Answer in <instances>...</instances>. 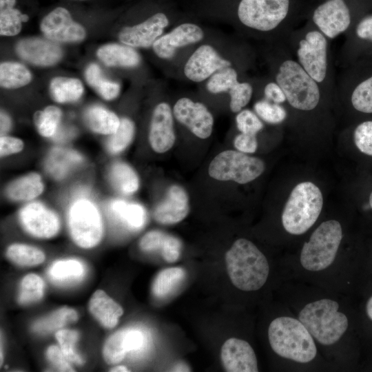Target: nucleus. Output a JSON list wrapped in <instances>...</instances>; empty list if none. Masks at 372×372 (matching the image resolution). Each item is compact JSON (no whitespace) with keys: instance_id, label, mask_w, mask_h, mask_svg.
I'll list each match as a JSON object with an SVG mask.
<instances>
[{"instance_id":"nucleus-1","label":"nucleus","mask_w":372,"mask_h":372,"mask_svg":"<svg viewBox=\"0 0 372 372\" xmlns=\"http://www.w3.org/2000/svg\"><path fill=\"white\" fill-rule=\"evenodd\" d=\"M289 41L297 61L323 90L335 87L328 39L313 24L291 32Z\"/></svg>"},{"instance_id":"nucleus-2","label":"nucleus","mask_w":372,"mask_h":372,"mask_svg":"<svg viewBox=\"0 0 372 372\" xmlns=\"http://www.w3.org/2000/svg\"><path fill=\"white\" fill-rule=\"evenodd\" d=\"M274 78L285 94L286 102L293 108L310 112L318 106L323 88L302 68L287 46Z\"/></svg>"},{"instance_id":"nucleus-3","label":"nucleus","mask_w":372,"mask_h":372,"mask_svg":"<svg viewBox=\"0 0 372 372\" xmlns=\"http://www.w3.org/2000/svg\"><path fill=\"white\" fill-rule=\"evenodd\" d=\"M225 262L232 284L242 291L258 290L268 278V261L249 240H236L225 254Z\"/></svg>"},{"instance_id":"nucleus-4","label":"nucleus","mask_w":372,"mask_h":372,"mask_svg":"<svg viewBox=\"0 0 372 372\" xmlns=\"http://www.w3.org/2000/svg\"><path fill=\"white\" fill-rule=\"evenodd\" d=\"M268 338L273 351L282 358L307 363L316 355L313 336L293 318L282 316L273 320L269 326Z\"/></svg>"},{"instance_id":"nucleus-5","label":"nucleus","mask_w":372,"mask_h":372,"mask_svg":"<svg viewBox=\"0 0 372 372\" xmlns=\"http://www.w3.org/2000/svg\"><path fill=\"white\" fill-rule=\"evenodd\" d=\"M323 206L320 189L313 183L302 182L291 191L282 214V225L288 233L300 235L316 223Z\"/></svg>"},{"instance_id":"nucleus-6","label":"nucleus","mask_w":372,"mask_h":372,"mask_svg":"<svg viewBox=\"0 0 372 372\" xmlns=\"http://www.w3.org/2000/svg\"><path fill=\"white\" fill-rule=\"evenodd\" d=\"M339 304L331 299H321L306 304L298 320L311 335L323 345L338 342L348 328V319L338 311Z\"/></svg>"},{"instance_id":"nucleus-7","label":"nucleus","mask_w":372,"mask_h":372,"mask_svg":"<svg viewBox=\"0 0 372 372\" xmlns=\"http://www.w3.org/2000/svg\"><path fill=\"white\" fill-rule=\"evenodd\" d=\"M293 7L294 0H239L236 16L251 30L268 32L285 27L288 31Z\"/></svg>"},{"instance_id":"nucleus-8","label":"nucleus","mask_w":372,"mask_h":372,"mask_svg":"<svg viewBox=\"0 0 372 372\" xmlns=\"http://www.w3.org/2000/svg\"><path fill=\"white\" fill-rule=\"evenodd\" d=\"M342 238L340 223L335 220L322 223L312 233L300 253V263L307 270L318 271L334 261Z\"/></svg>"},{"instance_id":"nucleus-9","label":"nucleus","mask_w":372,"mask_h":372,"mask_svg":"<svg viewBox=\"0 0 372 372\" xmlns=\"http://www.w3.org/2000/svg\"><path fill=\"white\" fill-rule=\"evenodd\" d=\"M68 223L71 237L79 247L92 248L101 241L103 226L100 213L85 197L77 198L71 204Z\"/></svg>"},{"instance_id":"nucleus-10","label":"nucleus","mask_w":372,"mask_h":372,"mask_svg":"<svg viewBox=\"0 0 372 372\" xmlns=\"http://www.w3.org/2000/svg\"><path fill=\"white\" fill-rule=\"evenodd\" d=\"M264 170L265 163L261 159L239 151L226 150L211 161L208 173L216 180L245 184L258 178Z\"/></svg>"},{"instance_id":"nucleus-11","label":"nucleus","mask_w":372,"mask_h":372,"mask_svg":"<svg viewBox=\"0 0 372 372\" xmlns=\"http://www.w3.org/2000/svg\"><path fill=\"white\" fill-rule=\"evenodd\" d=\"M339 87L347 89L355 112L372 114V54L349 63Z\"/></svg>"},{"instance_id":"nucleus-12","label":"nucleus","mask_w":372,"mask_h":372,"mask_svg":"<svg viewBox=\"0 0 372 372\" xmlns=\"http://www.w3.org/2000/svg\"><path fill=\"white\" fill-rule=\"evenodd\" d=\"M353 14L345 0H325L313 11V24L328 39L348 32L353 25Z\"/></svg>"},{"instance_id":"nucleus-13","label":"nucleus","mask_w":372,"mask_h":372,"mask_svg":"<svg viewBox=\"0 0 372 372\" xmlns=\"http://www.w3.org/2000/svg\"><path fill=\"white\" fill-rule=\"evenodd\" d=\"M40 29L47 39L55 42H80L86 35L84 28L75 22L70 12L63 7H57L45 15Z\"/></svg>"},{"instance_id":"nucleus-14","label":"nucleus","mask_w":372,"mask_h":372,"mask_svg":"<svg viewBox=\"0 0 372 372\" xmlns=\"http://www.w3.org/2000/svg\"><path fill=\"white\" fill-rule=\"evenodd\" d=\"M23 228L33 236L49 238L55 236L60 227L58 216L39 202L25 205L19 211Z\"/></svg>"},{"instance_id":"nucleus-15","label":"nucleus","mask_w":372,"mask_h":372,"mask_svg":"<svg viewBox=\"0 0 372 372\" xmlns=\"http://www.w3.org/2000/svg\"><path fill=\"white\" fill-rule=\"evenodd\" d=\"M169 23L167 14L164 12H157L141 23L122 28L118 39L129 46L149 48L153 45Z\"/></svg>"},{"instance_id":"nucleus-16","label":"nucleus","mask_w":372,"mask_h":372,"mask_svg":"<svg viewBox=\"0 0 372 372\" xmlns=\"http://www.w3.org/2000/svg\"><path fill=\"white\" fill-rule=\"evenodd\" d=\"M175 118L200 138H208L211 132L214 118L207 108L201 103L188 98H181L174 106Z\"/></svg>"},{"instance_id":"nucleus-17","label":"nucleus","mask_w":372,"mask_h":372,"mask_svg":"<svg viewBox=\"0 0 372 372\" xmlns=\"http://www.w3.org/2000/svg\"><path fill=\"white\" fill-rule=\"evenodd\" d=\"M23 60L38 66H51L63 57V50L54 41L40 37H28L19 41L15 48Z\"/></svg>"},{"instance_id":"nucleus-18","label":"nucleus","mask_w":372,"mask_h":372,"mask_svg":"<svg viewBox=\"0 0 372 372\" xmlns=\"http://www.w3.org/2000/svg\"><path fill=\"white\" fill-rule=\"evenodd\" d=\"M230 65L231 62L223 59L213 47L203 45L196 49L187 61L184 73L189 80L200 82L219 70Z\"/></svg>"},{"instance_id":"nucleus-19","label":"nucleus","mask_w":372,"mask_h":372,"mask_svg":"<svg viewBox=\"0 0 372 372\" xmlns=\"http://www.w3.org/2000/svg\"><path fill=\"white\" fill-rule=\"evenodd\" d=\"M221 361L228 372H256L258 362L251 346L245 340L231 338L222 346Z\"/></svg>"},{"instance_id":"nucleus-20","label":"nucleus","mask_w":372,"mask_h":372,"mask_svg":"<svg viewBox=\"0 0 372 372\" xmlns=\"http://www.w3.org/2000/svg\"><path fill=\"white\" fill-rule=\"evenodd\" d=\"M203 36V31L198 25L184 23L158 38L152 47L158 56L169 59L174 56L177 48L196 43L200 41Z\"/></svg>"},{"instance_id":"nucleus-21","label":"nucleus","mask_w":372,"mask_h":372,"mask_svg":"<svg viewBox=\"0 0 372 372\" xmlns=\"http://www.w3.org/2000/svg\"><path fill=\"white\" fill-rule=\"evenodd\" d=\"M149 141L152 148L158 153L168 151L174 144L172 113L169 105L166 103L157 105L153 112Z\"/></svg>"},{"instance_id":"nucleus-22","label":"nucleus","mask_w":372,"mask_h":372,"mask_svg":"<svg viewBox=\"0 0 372 372\" xmlns=\"http://www.w3.org/2000/svg\"><path fill=\"white\" fill-rule=\"evenodd\" d=\"M189 211V199L185 190L178 185H172L165 199L155 209L154 217L161 224L171 225L182 221Z\"/></svg>"},{"instance_id":"nucleus-23","label":"nucleus","mask_w":372,"mask_h":372,"mask_svg":"<svg viewBox=\"0 0 372 372\" xmlns=\"http://www.w3.org/2000/svg\"><path fill=\"white\" fill-rule=\"evenodd\" d=\"M348 32L346 49L350 63L372 54V14L357 21Z\"/></svg>"},{"instance_id":"nucleus-24","label":"nucleus","mask_w":372,"mask_h":372,"mask_svg":"<svg viewBox=\"0 0 372 372\" xmlns=\"http://www.w3.org/2000/svg\"><path fill=\"white\" fill-rule=\"evenodd\" d=\"M92 316L104 327L112 329L118 324L123 313L122 307L104 291L96 290L89 301Z\"/></svg>"},{"instance_id":"nucleus-25","label":"nucleus","mask_w":372,"mask_h":372,"mask_svg":"<svg viewBox=\"0 0 372 372\" xmlns=\"http://www.w3.org/2000/svg\"><path fill=\"white\" fill-rule=\"evenodd\" d=\"M99 59L107 66L135 67L141 61L138 52L129 45L109 43L96 52Z\"/></svg>"},{"instance_id":"nucleus-26","label":"nucleus","mask_w":372,"mask_h":372,"mask_svg":"<svg viewBox=\"0 0 372 372\" xmlns=\"http://www.w3.org/2000/svg\"><path fill=\"white\" fill-rule=\"evenodd\" d=\"M43 188L41 176L37 173H30L10 183L6 194L13 200L26 201L39 196Z\"/></svg>"},{"instance_id":"nucleus-27","label":"nucleus","mask_w":372,"mask_h":372,"mask_svg":"<svg viewBox=\"0 0 372 372\" xmlns=\"http://www.w3.org/2000/svg\"><path fill=\"white\" fill-rule=\"evenodd\" d=\"M84 118L92 131L101 134H114L121 121L114 112L99 105L89 107L85 112Z\"/></svg>"},{"instance_id":"nucleus-28","label":"nucleus","mask_w":372,"mask_h":372,"mask_svg":"<svg viewBox=\"0 0 372 372\" xmlns=\"http://www.w3.org/2000/svg\"><path fill=\"white\" fill-rule=\"evenodd\" d=\"M81 160V156L74 151L54 148L50 152L46 160V169L53 177L61 179L73 167L80 163Z\"/></svg>"},{"instance_id":"nucleus-29","label":"nucleus","mask_w":372,"mask_h":372,"mask_svg":"<svg viewBox=\"0 0 372 372\" xmlns=\"http://www.w3.org/2000/svg\"><path fill=\"white\" fill-rule=\"evenodd\" d=\"M110 209L114 216L132 229H141L146 222V211L139 204L114 200L110 203Z\"/></svg>"},{"instance_id":"nucleus-30","label":"nucleus","mask_w":372,"mask_h":372,"mask_svg":"<svg viewBox=\"0 0 372 372\" xmlns=\"http://www.w3.org/2000/svg\"><path fill=\"white\" fill-rule=\"evenodd\" d=\"M109 179L119 193L130 195L138 188V178L133 169L123 162L114 163L109 170Z\"/></svg>"},{"instance_id":"nucleus-31","label":"nucleus","mask_w":372,"mask_h":372,"mask_svg":"<svg viewBox=\"0 0 372 372\" xmlns=\"http://www.w3.org/2000/svg\"><path fill=\"white\" fill-rule=\"evenodd\" d=\"M52 98L56 102L64 103L77 101L83 93L81 81L77 79L57 76L50 84Z\"/></svg>"},{"instance_id":"nucleus-32","label":"nucleus","mask_w":372,"mask_h":372,"mask_svg":"<svg viewBox=\"0 0 372 372\" xmlns=\"http://www.w3.org/2000/svg\"><path fill=\"white\" fill-rule=\"evenodd\" d=\"M16 0H0V34L14 36L21 30L22 22L28 21L27 14L14 8Z\"/></svg>"},{"instance_id":"nucleus-33","label":"nucleus","mask_w":372,"mask_h":372,"mask_svg":"<svg viewBox=\"0 0 372 372\" xmlns=\"http://www.w3.org/2000/svg\"><path fill=\"white\" fill-rule=\"evenodd\" d=\"M31 79L30 72L21 63L8 61L0 65V85L2 87H21L28 84Z\"/></svg>"},{"instance_id":"nucleus-34","label":"nucleus","mask_w":372,"mask_h":372,"mask_svg":"<svg viewBox=\"0 0 372 372\" xmlns=\"http://www.w3.org/2000/svg\"><path fill=\"white\" fill-rule=\"evenodd\" d=\"M77 319L78 315L74 309L62 307L37 321L32 326V330L39 333H48L72 324Z\"/></svg>"},{"instance_id":"nucleus-35","label":"nucleus","mask_w":372,"mask_h":372,"mask_svg":"<svg viewBox=\"0 0 372 372\" xmlns=\"http://www.w3.org/2000/svg\"><path fill=\"white\" fill-rule=\"evenodd\" d=\"M85 79L87 83L105 100H112L120 92V85L104 78L99 66L95 63L90 64L85 70Z\"/></svg>"},{"instance_id":"nucleus-36","label":"nucleus","mask_w":372,"mask_h":372,"mask_svg":"<svg viewBox=\"0 0 372 372\" xmlns=\"http://www.w3.org/2000/svg\"><path fill=\"white\" fill-rule=\"evenodd\" d=\"M185 276V271L181 267H170L160 271L152 284L153 294L158 298L167 296L180 284Z\"/></svg>"},{"instance_id":"nucleus-37","label":"nucleus","mask_w":372,"mask_h":372,"mask_svg":"<svg viewBox=\"0 0 372 372\" xmlns=\"http://www.w3.org/2000/svg\"><path fill=\"white\" fill-rule=\"evenodd\" d=\"M8 258L21 266H35L45 260V255L40 249L23 244H13L6 251Z\"/></svg>"},{"instance_id":"nucleus-38","label":"nucleus","mask_w":372,"mask_h":372,"mask_svg":"<svg viewBox=\"0 0 372 372\" xmlns=\"http://www.w3.org/2000/svg\"><path fill=\"white\" fill-rule=\"evenodd\" d=\"M84 273V267L76 260H59L49 270L52 280L57 282H68L80 279Z\"/></svg>"},{"instance_id":"nucleus-39","label":"nucleus","mask_w":372,"mask_h":372,"mask_svg":"<svg viewBox=\"0 0 372 372\" xmlns=\"http://www.w3.org/2000/svg\"><path fill=\"white\" fill-rule=\"evenodd\" d=\"M61 115V110L53 105L46 107L43 111L37 112L34 116V121L39 133L44 137L54 136Z\"/></svg>"},{"instance_id":"nucleus-40","label":"nucleus","mask_w":372,"mask_h":372,"mask_svg":"<svg viewBox=\"0 0 372 372\" xmlns=\"http://www.w3.org/2000/svg\"><path fill=\"white\" fill-rule=\"evenodd\" d=\"M127 352L125 330H122L114 333L105 342L103 356L107 364H115L121 362Z\"/></svg>"},{"instance_id":"nucleus-41","label":"nucleus","mask_w":372,"mask_h":372,"mask_svg":"<svg viewBox=\"0 0 372 372\" xmlns=\"http://www.w3.org/2000/svg\"><path fill=\"white\" fill-rule=\"evenodd\" d=\"M134 130V124L131 120L122 118L117 130L107 139V150L112 154H118L125 149L133 138Z\"/></svg>"},{"instance_id":"nucleus-42","label":"nucleus","mask_w":372,"mask_h":372,"mask_svg":"<svg viewBox=\"0 0 372 372\" xmlns=\"http://www.w3.org/2000/svg\"><path fill=\"white\" fill-rule=\"evenodd\" d=\"M43 281L39 276L34 273L28 274L21 282L19 302L21 304H28L39 301L43 297Z\"/></svg>"},{"instance_id":"nucleus-43","label":"nucleus","mask_w":372,"mask_h":372,"mask_svg":"<svg viewBox=\"0 0 372 372\" xmlns=\"http://www.w3.org/2000/svg\"><path fill=\"white\" fill-rule=\"evenodd\" d=\"M238 82L236 71L229 66L222 68L212 74L207 83V89L214 94L228 92Z\"/></svg>"},{"instance_id":"nucleus-44","label":"nucleus","mask_w":372,"mask_h":372,"mask_svg":"<svg viewBox=\"0 0 372 372\" xmlns=\"http://www.w3.org/2000/svg\"><path fill=\"white\" fill-rule=\"evenodd\" d=\"M254 107L256 114L270 124H280L287 117V112L281 104L267 99L257 101Z\"/></svg>"},{"instance_id":"nucleus-45","label":"nucleus","mask_w":372,"mask_h":372,"mask_svg":"<svg viewBox=\"0 0 372 372\" xmlns=\"http://www.w3.org/2000/svg\"><path fill=\"white\" fill-rule=\"evenodd\" d=\"M56 338L60 348L68 361L77 365L83 364V360L77 353L75 344L79 338L78 333L74 330L61 329L56 333Z\"/></svg>"},{"instance_id":"nucleus-46","label":"nucleus","mask_w":372,"mask_h":372,"mask_svg":"<svg viewBox=\"0 0 372 372\" xmlns=\"http://www.w3.org/2000/svg\"><path fill=\"white\" fill-rule=\"evenodd\" d=\"M353 138L361 153L372 156V119L363 120L358 123L353 130Z\"/></svg>"},{"instance_id":"nucleus-47","label":"nucleus","mask_w":372,"mask_h":372,"mask_svg":"<svg viewBox=\"0 0 372 372\" xmlns=\"http://www.w3.org/2000/svg\"><path fill=\"white\" fill-rule=\"evenodd\" d=\"M230 95V109L233 112H240L249 102L253 88L250 83L238 82L228 92Z\"/></svg>"},{"instance_id":"nucleus-48","label":"nucleus","mask_w":372,"mask_h":372,"mask_svg":"<svg viewBox=\"0 0 372 372\" xmlns=\"http://www.w3.org/2000/svg\"><path fill=\"white\" fill-rule=\"evenodd\" d=\"M237 127L241 133L256 135L263 128V123L256 114L245 109L236 117Z\"/></svg>"},{"instance_id":"nucleus-49","label":"nucleus","mask_w":372,"mask_h":372,"mask_svg":"<svg viewBox=\"0 0 372 372\" xmlns=\"http://www.w3.org/2000/svg\"><path fill=\"white\" fill-rule=\"evenodd\" d=\"M181 242L176 237L166 235L161 248L162 256L168 262H174L180 257Z\"/></svg>"},{"instance_id":"nucleus-50","label":"nucleus","mask_w":372,"mask_h":372,"mask_svg":"<svg viewBox=\"0 0 372 372\" xmlns=\"http://www.w3.org/2000/svg\"><path fill=\"white\" fill-rule=\"evenodd\" d=\"M166 235L160 231H149L141 239L139 242L140 248L144 251L161 249Z\"/></svg>"},{"instance_id":"nucleus-51","label":"nucleus","mask_w":372,"mask_h":372,"mask_svg":"<svg viewBox=\"0 0 372 372\" xmlns=\"http://www.w3.org/2000/svg\"><path fill=\"white\" fill-rule=\"evenodd\" d=\"M46 355L48 360L59 371H74L72 366L69 363L68 360L63 355L60 347L52 345L48 347L46 351Z\"/></svg>"},{"instance_id":"nucleus-52","label":"nucleus","mask_w":372,"mask_h":372,"mask_svg":"<svg viewBox=\"0 0 372 372\" xmlns=\"http://www.w3.org/2000/svg\"><path fill=\"white\" fill-rule=\"evenodd\" d=\"M236 149L243 153H254L257 149L258 142L256 135L241 133L234 141Z\"/></svg>"},{"instance_id":"nucleus-53","label":"nucleus","mask_w":372,"mask_h":372,"mask_svg":"<svg viewBox=\"0 0 372 372\" xmlns=\"http://www.w3.org/2000/svg\"><path fill=\"white\" fill-rule=\"evenodd\" d=\"M23 148V143L19 138L8 136H1L0 138L1 156L19 152Z\"/></svg>"},{"instance_id":"nucleus-54","label":"nucleus","mask_w":372,"mask_h":372,"mask_svg":"<svg viewBox=\"0 0 372 372\" xmlns=\"http://www.w3.org/2000/svg\"><path fill=\"white\" fill-rule=\"evenodd\" d=\"M264 94L267 100L282 104L286 102L285 94L280 86L274 81L268 83L264 88Z\"/></svg>"},{"instance_id":"nucleus-55","label":"nucleus","mask_w":372,"mask_h":372,"mask_svg":"<svg viewBox=\"0 0 372 372\" xmlns=\"http://www.w3.org/2000/svg\"><path fill=\"white\" fill-rule=\"evenodd\" d=\"M125 340L128 351L140 349L144 343V335L138 329H125Z\"/></svg>"},{"instance_id":"nucleus-56","label":"nucleus","mask_w":372,"mask_h":372,"mask_svg":"<svg viewBox=\"0 0 372 372\" xmlns=\"http://www.w3.org/2000/svg\"><path fill=\"white\" fill-rule=\"evenodd\" d=\"M11 121L9 116L4 112L1 113V133L4 134L10 127Z\"/></svg>"},{"instance_id":"nucleus-57","label":"nucleus","mask_w":372,"mask_h":372,"mask_svg":"<svg viewBox=\"0 0 372 372\" xmlns=\"http://www.w3.org/2000/svg\"><path fill=\"white\" fill-rule=\"evenodd\" d=\"M366 311L368 317L372 320V296L367 301Z\"/></svg>"},{"instance_id":"nucleus-58","label":"nucleus","mask_w":372,"mask_h":372,"mask_svg":"<svg viewBox=\"0 0 372 372\" xmlns=\"http://www.w3.org/2000/svg\"><path fill=\"white\" fill-rule=\"evenodd\" d=\"M110 371L114 372H124V371H129L127 367L123 365H118L116 366L113 367Z\"/></svg>"},{"instance_id":"nucleus-59","label":"nucleus","mask_w":372,"mask_h":372,"mask_svg":"<svg viewBox=\"0 0 372 372\" xmlns=\"http://www.w3.org/2000/svg\"><path fill=\"white\" fill-rule=\"evenodd\" d=\"M365 207L372 210V191L370 192L369 195V200Z\"/></svg>"},{"instance_id":"nucleus-60","label":"nucleus","mask_w":372,"mask_h":372,"mask_svg":"<svg viewBox=\"0 0 372 372\" xmlns=\"http://www.w3.org/2000/svg\"><path fill=\"white\" fill-rule=\"evenodd\" d=\"M78 1H85V0H78Z\"/></svg>"}]
</instances>
